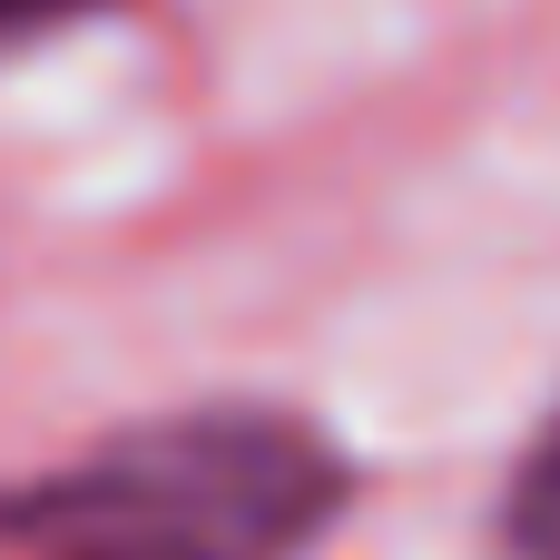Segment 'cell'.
I'll return each instance as SVG.
<instances>
[{"label": "cell", "instance_id": "1", "mask_svg": "<svg viewBox=\"0 0 560 560\" xmlns=\"http://www.w3.org/2000/svg\"><path fill=\"white\" fill-rule=\"evenodd\" d=\"M354 502V463L285 404H187L30 482H0V560H295Z\"/></svg>", "mask_w": 560, "mask_h": 560}, {"label": "cell", "instance_id": "2", "mask_svg": "<svg viewBox=\"0 0 560 560\" xmlns=\"http://www.w3.org/2000/svg\"><path fill=\"white\" fill-rule=\"evenodd\" d=\"M502 541H512V560H560V413L532 433V453L502 492Z\"/></svg>", "mask_w": 560, "mask_h": 560}, {"label": "cell", "instance_id": "3", "mask_svg": "<svg viewBox=\"0 0 560 560\" xmlns=\"http://www.w3.org/2000/svg\"><path fill=\"white\" fill-rule=\"evenodd\" d=\"M89 10H108V0H0V49L10 39H39L59 20H89Z\"/></svg>", "mask_w": 560, "mask_h": 560}]
</instances>
